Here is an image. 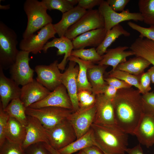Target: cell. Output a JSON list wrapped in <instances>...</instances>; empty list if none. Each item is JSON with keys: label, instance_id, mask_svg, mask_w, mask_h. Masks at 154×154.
<instances>
[{"label": "cell", "instance_id": "obj_1", "mask_svg": "<svg viewBox=\"0 0 154 154\" xmlns=\"http://www.w3.org/2000/svg\"><path fill=\"white\" fill-rule=\"evenodd\" d=\"M141 94L132 87L118 89L112 100L116 124L127 134L134 135L144 114Z\"/></svg>", "mask_w": 154, "mask_h": 154}, {"label": "cell", "instance_id": "obj_2", "mask_svg": "<svg viewBox=\"0 0 154 154\" xmlns=\"http://www.w3.org/2000/svg\"><path fill=\"white\" fill-rule=\"evenodd\" d=\"M93 131L97 146L105 154H125L128 148V134L116 124L93 123Z\"/></svg>", "mask_w": 154, "mask_h": 154}, {"label": "cell", "instance_id": "obj_3", "mask_svg": "<svg viewBox=\"0 0 154 154\" xmlns=\"http://www.w3.org/2000/svg\"><path fill=\"white\" fill-rule=\"evenodd\" d=\"M23 9L27 16V23L23 33V38L29 37L38 30L52 23V19L41 1L26 0L24 3Z\"/></svg>", "mask_w": 154, "mask_h": 154}, {"label": "cell", "instance_id": "obj_4", "mask_svg": "<svg viewBox=\"0 0 154 154\" xmlns=\"http://www.w3.org/2000/svg\"><path fill=\"white\" fill-rule=\"evenodd\" d=\"M17 36L15 31L2 21L0 22V67L9 69L19 52L17 48Z\"/></svg>", "mask_w": 154, "mask_h": 154}, {"label": "cell", "instance_id": "obj_5", "mask_svg": "<svg viewBox=\"0 0 154 154\" xmlns=\"http://www.w3.org/2000/svg\"><path fill=\"white\" fill-rule=\"evenodd\" d=\"M25 112L27 115L37 118L47 129L67 119L74 112L72 110L64 108L48 106L36 109L28 107L26 108Z\"/></svg>", "mask_w": 154, "mask_h": 154}, {"label": "cell", "instance_id": "obj_6", "mask_svg": "<svg viewBox=\"0 0 154 154\" xmlns=\"http://www.w3.org/2000/svg\"><path fill=\"white\" fill-rule=\"evenodd\" d=\"M104 18L98 9L88 10L69 28L64 36L72 41L81 34L92 30L104 28Z\"/></svg>", "mask_w": 154, "mask_h": 154}, {"label": "cell", "instance_id": "obj_7", "mask_svg": "<svg viewBox=\"0 0 154 154\" xmlns=\"http://www.w3.org/2000/svg\"><path fill=\"white\" fill-rule=\"evenodd\" d=\"M45 129L49 144L58 151L77 139L75 131L67 119L50 128Z\"/></svg>", "mask_w": 154, "mask_h": 154}, {"label": "cell", "instance_id": "obj_8", "mask_svg": "<svg viewBox=\"0 0 154 154\" xmlns=\"http://www.w3.org/2000/svg\"><path fill=\"white\" fill-rule=\"evenodd\" d=\"M29 53L19 51L15 62L9 68L11 78L19 85L22 86L34 79V70L29 64Z\"/></svg>", "mask_w": 154, "mask_h": 154}, {"label": "cell", "instance_id": "obj_9", "mask_svg": "<svg viewBox=\"0 0 154 154\" xmlns=\"http://www.w3.org/2000/svg\"><path fill=\"white\" fill-rule=\"evenodd\" d=\"M104 21V28L107 31L121 22L131 20L143 21V17L139 12H131L128 9L120 13L113 10L106 1L103 0L98 7Z\"/></svg>", "mask_w": 154, "mask_h": 154}, {"label": "cell", "instance_id": "obj_10", "mask_svg": "<svg viewBox=\"0 0 154 154\" xmlns=\"http://www.w3.org/2000/svg\"><path fill=\"white\" fill-rule=\"evenodd\" d=\"M56 33L53 24H49L41 29L37 34L23 38L20 42L19 48L21 50L36 54L42 50L49 39L55 38Z\"/></svg>", "mask_w": 154, "mask_h": 154}, {"label": "cell", "instance_id": "obj_11", "mask_svg": "<svg viewBox=\"0 0 154 154\" xmlns=\"http://www.w3.org/2000/svg\"><path fill=\"white\" fill-rule=\"evenodd\" d=\"M96 111L95 104L88 108H80L67 118L75 131L77 139L85 134L90 129L94 122Z\"/></svg>", "mask_w": 154, "mask_h": 154}, {"label": "cell", "instance_id": "obj_12", "mask_svg": "<svg viewBox=\"0 0 154 154\" xmlns=\"http://www.w3.org/2000/svg\"><path fill=\"white\" fill-rule=\"evenodd\" d=\"M58 64V60H55L49 65H37L35 68L36 80L50 91H53L62 84V73Z\"/></svg>", "mask_w": 154, "mask_h": 154}, {"label": "cell", "instance_id": "obj_13", "mask_svg": "<svg viewBox=\"0 0 154 154\" xmlns=\"http://www.w3.org/2000/svg\"><path fill=\"white\" fill-rule=\"evenodd\" d=\"M73 61H70L68 68L62 73L61 80L66 88L70 97L74 112L80 108L77 94V78L79 71L78 65Z\"/></svg>", "mask_w": 154, "mask_h": 154}, {"label": "cell", "instance_id": "obj_14", "mask_svg": "<svg viewBox=\"0 0 154 154\" xmlns=\"http://www.w3.org/2000/svg\"><path fill=\"white\" fill-rule=\"evenodd\" d=\"M60 107L73 110L71 102L65 86L61 84L42 100L29 107L39 108L46 107Z\"/></svg>", "mask_w": 154, "mask_h": 154}, {"label": "cell", "instance_id": "obj_15", "mask_svg": "<svg viewBox=\"0 0 154 154\" xmlns=\"http://www.w3.org/2000/svg\"><path fill=\"white\" fill-rule=\"evenodd\" d=\"M27 116L26 135L22 145L23 149L25 150L30 146L39 143L49 144L46 129L40 122L35 117Z\"/></svg>", "mask_w": 154, "mask_h": 154}, {"label": "cell", "instance_id": "obj_16", "mask_svg": "<svg viewBox=\"0 0 154 154\" xmlns=\"http://www.w3.org/2000/svg\"><path fill=\"white\" fill-rule=\"evenodd\" d=\"M96 113L94 123L98 124H116L112 101L103 94L96 95Z\"/></svg>", "mask_w": 154, "mask_h": 154}, {"label": "cell", "instance_id": "obj_17", "mask_svg": "<svg viewBox=\"0 0 154 154\" xmlns=\"http://www.w3.org/2000/svg\"><path fill=\"white\" fill-rule=\"evenodd\" d=\"M20 98L27 108L47 96L50 90L38 82L36 79L22 86Z\"/></svg>", "mask_w": 154, "mask_h": 154}, {"label": "cell", "instance_id": "obj_18", "mask_svg": "<svg viewBox=\"0 0 154 154\" xmlns=\"http://www.w3.org/2000/svg\"><path fill=\"white\" fill-rule=\"evenodd\" d=\"M21 88L12 79L5 75L0 67V96L1 103L4 110L12 100L20 98Z\"/></svg>", "mask_w": 154, "mask_h": 154}, {"label": "cell", "instance_id": "obj_19", "mask_svg": "<svg viewBox=\"0 0 154 154\" xmlns=\"http://www.w3.org/2000/svg\"><path fill=\"white\" fill-rule=\"evenodd\" d=\"M139 143L149 148L154 145V116L143 114L135 131Z\"/></svg>", "mask_w": 154, "mask_h": 154}, {"label": "cell", "instance_id": "obj_20", "mask_svg": "<svg viewBox=\"0 0 154 154\" xmlns=\"http://www.w3.org/2000/svg\"><path fill=\"white\" fill-rule=\"evenodd\" d=\"M107 32L104 28L92 30L80 35L72 41L74 49L84 48L87 46L97 47L103 41Z\"/></svg>", "mask_w": 154, "mask_h": 154}, {"label": "cell", "instance_id": "obj_21", "mask_svg": "<svg viewBox=\"0 0 154 154\" xmlns=\"http://www.w3.org/2000/svg\"><path fill=\"white\" fill-rule=\"evenodd\" d=\"M87 11L77 5L63 13L60 20L57 23L53 24L59 37L64 36L69 28L78 21Z\"/></svg>", "mask_w": 154, "mask_h": 154}, {"label": "cell", "instance_id": "obj_22", "mask_svg": "<svg viewBox=\"0 0 154 154\" xmlns=\"http://www.w3.org/2000/svg\"><path fill=\"white\" fill-rule=\"evenodd\" d=\"M129 48L127 46H120L108 49L102 56V60L97 63L100 65L111 66L112 70H114L119 64L126 61L127 57L135 55L132 50H125Z\"/></svg>", "mask_w": 154, "mask_h": 154}, {"label": "cell", "instance_id": "obj_23", "mask_svg": "<svg viewBox=\"0 0 154 154\" xmlns=\"http://www.w3.org/2000/svg\"><path fill=\"white\" fill-rule=\"evenodd\" d=\"M108 66L92 63L88 68L87 76L91 86L92 92L95 95L103 94L106 87L108 85L104 79V74Z\"/></svg>", "mask_w": 154, "mask_h": 154}, {"label": "cell", "instance_id": "obj_24", "mask_svg": "<svg viewBox=\"0 0 154 154\" xmlns=\"http://www.w3.org/2000/svg\"><path fill=\"white\" fill-rule=\"evenodd\" d=\"M52 47L58 49L57 52L58 55L64 54L63 60L58 64L59 69L63 70L65 69L68 58L71 56L72 51L74 49L72 41L65 36L59 38L55 37L52 40L46 43L43 48V52L46 53L48 48Z\"/></svg>", "mask_w": 154, "mask_h": 154}, {"label": "cell", "instance_id": "obj_25", "mask_svg": "<svg viewBox=\"0 0 154 154\" xmlns=\"http://www.w3.org/2000/svg\"><path fill=\"white\" fill-rule=\"evenodd\" d=\"M97 146L93 132L91 128L84 135L66 147L58 150L60 154H72L87 147Z\"/></svg>", "mask_w": 154, "mask_h": 154}, {"label": "cell", "instance_id": "obj_26", "mask_svg": "<svg viewBox=\"0 0 154 154\" xmlns=\"http://www.w3.org/2000/svg\"><path fill=\"white\" fill-rule=\"evenodd\" d=\"M151 64L149 62L144 58L136 56L119 64L115 69L139 76L144 73L145 70Z\"/></svg>", "mask_w": 154, "mask_h": 154}, {"label": "cell", "instance_id": "obj_27", "mask_svg": "<svg viewBox=\"0 0 154 154\" xmlns=\"http://www.w3.org/2000/svg\"><path fill=\"white\" fill-rule=\"evenodd\" d=\"M26 135L25 127L15 119L9 117L6 133V139L22 145Z\"/></svg>", "mask_w": 154, "mask_h": 154}, {"label": "cell", "instance_id": "obj_28", "mask_svg": "<svg viewBox=\"0 0 154 154\" xmlns=\"http://www.w3.org/2000/svg\"><path fill=\"white\" fill-rule=\"evenodd\" d=\"M132 50L136 56L144 58L154 66V41L139 38L134 43Z\"/></svg>", "mask_w": 154, "mask_h": 154}, {"label": "cell", "instance_id": "obj_29", "mask_svg": "<svg viewBox=\"0 0 154 154\" xmlns=\"http://www.w3.org/2000/svg\"><path fill=\"white\" fill-rule=\"evenodd\" d=\"M130 33L125 30L119 24H118L107 31L105 37L101 44L96 48L98 54L102 56L106 52L108 48L119 36L123 35L129 37Z\"/></svg>", "mask_w": 154, "mask_h": 154}, {"label": "cell", "instance_id": "obj_30", "mask_svg": "<svg viewBox=\"0 0 154 154\" xmlns=\"http://www.w3.org/2000/svg\"><path fill=\"white\" fill-rule=\"evenodd\" d=\"M73 61L79 66V71L77 78L78 92L82 90H87L92 92L91 86L87 76V70L93 62L83 61L79 58L71 56L67 60Z\"/></svg>", "mask_w": 154, "mask_h": 154}, {"label": "cell", "instance_id": "obj_31", "mask_svg": "<svg viewBox=\"0 0 154 154\" xmlns=\"http://www.w3.org/2000/svg\"><path fill=\"white\" fill-rule=\"evenodd\" d=\"M26 108L19 98L12 100L4 110L9 117L15 119L25 127L27 122Z\"/></svg>", "mask_w": 154, "mask_h": 154}, {"label": "cell", "instance_id": "obj_32", "mask_svg": "<svg viewBox=\"0 0 154 154\" xmlns=\"http://www.w3.org/2000/svg\"><path fill=\"white\" fill-rule=\"evenodd\" d=\"M106 74L107 77L116 78L135 86L142 94V89L140 85V78L141 75H135L127 72L116 69H112Z\"/></svg>", "mask_w": 154, "mask_h": 154}, {"label": "cell", "instance_id": "obj_33", "mask_svg": "<svg viewBox=\"0 0 154 154\" xmlns=\"http://www.w3.org/2000/svg\"><path fill=\"white\" fill-rule=\"evenodd\" d=\"M138 6L145 23L154 25V0H139Z\"/></svg>", "mask_w": 154, "mask_h": 154}, {"label": "cell", "instance_id": "obj_34", "mask_svg": "<svg viewBox=\"0 0 154 154\" xmlns=\"http://www.w3.org/2000/svg\"><path fill=\"white\" fill-rule=\"evenodd\" d=\"M71 56L78 57L84 61L93 63L98 62L102 59V56L98 54L94 47L74 49L72 51Z\"/></svg>", "mask_w": 154, "mask_h": 154}, {"label": "cell", "instance_id": "obj_35", "mask_svg": "<svg viewBox=\"0 0 154 154\" xmlns=\"http://www.w3.org/2000/svg\"><path fill=\"white\" fill-rule=\"evenodd\" d=\"M47 10L56 9L63 13L73 8L67 0H42L41 1Z\"/></svg>", "mask_w": 154, "mask_h": 154}, {"label": "cell", "instance_id": "obj_36", "mask_svg": "<svg viewBox=\"0 0 154 154\" xmlns=\"http://www.w3.org/2000/svg\"><path fill=\"white\" fill-rule=\"evenodd\" d=\"M78 99L80 108H89L95 104L96 95L87 90H82L78 92Z\"/></svg>", "mask_w": 154, "mask_h": 154}, {"label": "cell", "instance_id": "obj_37", "mask_svg": "<svg viewBox=\"0 0 154 154\" xmlns=\"http://www.w3.org/2000/svg\"><path fill=\"white\" fill-rule=\"evenodd\" d=\"M141 100L144 114L154 116V92L142 94Z\"/></svg>", "mask_w": 154, "mask_h": 154}, {"label": "cell", "instance_id": "obj_38", "mask_svg": "<svg viewBox=\"0 0 154 154\" xmlns=\"http://www.w3.org/2000/svg\"><path fill=\"white\" fill-rule=\"evenodd\" d=\"M0 154H26L22 145L10 142L7 139L0 147Z\"/></svg>", "mask_w": 154, "mask_h": 154}, {"label": "cell", "instance_id": "obj_39", "mask_svg": "<svg viewBox=\"0 0 154 154\" xmlns=\"http://www.w3.org/2000/svg\"><path fill=\"white\" fill-rule=\"evenodd\" d=\"M127 24L132 29L139 33V38H144L145 37L154 41V25L151 26L149 27L146 28L131 21L128 22Z\"/></svg>", "mask_w": 154, "mask_h": 154}, {"label": "cell", "instance_id": "obj_40", "mask_svg": "<svg viewBox=\"0 0 154 154\" xmlns=\"http://www.w3.org/2000/svg\"><path fill=\"white\" fill-rule=\"evenodd\" d=\"M9 116L4 110L0 102V147L6 140V133Z\"/></svg>", "mask_w": 154, "mask_h": 154}, {"label": "cell", "instance_id": "obj_41", "mask_svg": "<svg viewBox=\"0 0 154 154\" xmlns=\"http://www.w3.org/2000/svg\"><path fill=\"white\" fill-rule=\"evenodd\" d=\"M26 154H51L42 143L32 145L25 150Z\"/></svg>", "mask_w": 154, "mask_h": 154}, {"label": "cell", "instance_id": "obj_42", "mask_svg": "<svg viewBox=\"0 0 154 154\" xmlns=\"http://www.w3.org/2000/svg\"><path fill=\"white\" fill-rule=\"evenodd\" d=\"M104 79L108 85L113 86L118 90L129 88L132 86L125 82L114 77H104Z\"/></svg>", "mask_w": 154, "mask_h": 154}, {"label": "cell", "instance_id": "obj_43", "mask_svg": "<svg viewBox=\"0 0 154 154\" xmlns=\"http://www.w3.org/2000/svg\"><path fill=\"white\" fill-rule=\"evenodd\" d=\"M151 82L150 75L148 72H144L141 75L140 85L142 89V94L148 92L151 90Z\"/></svg>", "mask_w": 154, "mask_h": 154}, {"label": "cell", "instance_id": "obj_44", "mask_svg": "<svg viewBox=\"0 0 154 154\" xmlns=\"http://www.w3.org/2000/svg\"><path fill=\"white\" fill-rule=\"evenodd\" d=\"M106 1L110 7L116 12H122L124 10L129 0H107Z\"/></svg>", "mask_w": 154, "mask_h": 154}, {"label": "cell", "instance_id": "obj_45", "mask_svg": "<svg viewBox=\"0 0 154 154\" xmlns=\"http://www.w3.org/2000/svg\"><path fill=\"white\" fill-rule=\"evenodd\" d=\"M77 5L86 10H91L94 7L99 6L103 0H78Z\"/></svg>", "mask_w": 154, "mask_h": 154}, {"label": "cell", "instance_id": "obj_46", "mask_svg": "<svg viewBox=\"0 0 154 154\" xmlns=\"http://www.w3.org/2000/svg\"><path fill=\"white\" fill-rule=\"evenodd\" d=\"M118 90L113 86L108 84L104 89L103 94L108 99L112 100L116 97Z\"/></svg>", "mask_w": 154, "mask_h": 154}, {"label": "cell", "instance_id": "obj_47", "mask_svg": "<svg viewBox=\"0 0 154 154\" xmlns=\"http://www.w3.org/2000/svg\"><path fill=\"white\" fill-rule=\"evenodd\" d=\"M87 154H105L99 148L96 146H92L82 149Z\"/></svg>", "mask_w": 154, "mask_h": 154}, {"label": "cell", "instance_id": "obj_48", "mask_svg": "<svg viewBox=\"0 0 154 154\" xmlns=\"http://www.w3.org/2000/svg\"><path fill=\"white\" fill-rule=\"evenodd\" d=\"M126 152L128 154H144L139 143L132 148H128Z\"/></svg>", "mask_w": 154, "mask_h": 154}, {"label": "cell", "instance_id": "obj_49", "mask_svg": "<svg viewBox=\"0 0 154 154\" xmlns=\"http://www.w3.org/2000/svg\"><path fill=\"white\" fill-rule=\"evenodd\" d=\"M45 148L49 151L51 154H60L58 150L54 148L49 144L43 143Z\"/></svg>", "mask_w": 154, "mask_h": 154}, {"label": "cell", "instance_id": "obj_50", "mask_svg": "<svg viewBox=\"0 0 154 154\" xmlns=\"http://www.w3.org/2000/svg\"><path fill=\"white\" fill-rule=\"evenodd\" d=\"M148 72L151 76V82L154 84V66L151 67L147 71Z\"/></svg>", "mask_w": 154, "mask_h": 154}, {"label": "cell", "instance_id": "obj_51", "mask_svg": "<svg viewBox=\"0 0 154 154\" xmlns=\"http://www.w3.org/2000/svg\"><path fill=\"white\" fill-rule=\"evenodd\" d=\"M10 8V5H0V9L3 10H8Z\"/></svg>", "mask_w": 154, "mask_h": 154}, {"label": "cell", "instance_id": "obj_52", "mask_svg": "<svg viewBox=\"0 0 154 154\" xmlns=\"http://www.w3.org/2000/svg\"><path fill=\"white\" fill-rule=\"evenodd\" d=\"M67 1L70 4L73 6L78 4V0H67Z\"/></svg>", "mask_w": 154, "mask_h": 154}, {"label": "cell", "instance_id": "obj_53", "mask_svg": "<svg viewBox=\"0 0 154 154\" xmlns=\"http://www.w3.org/2000/svg\"><path fill=\"white\" fill-rule=\"evenodd\" d=\"M76 154H87L82 150H81L79 151V152Z\"/></svg>", "mask_w": 154, "mask_h": 154}]
</instances>
